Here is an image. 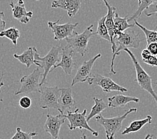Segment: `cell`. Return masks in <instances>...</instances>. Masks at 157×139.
I'll return each instance as SVG.
<instances>
[{"label":"cell","instance_id":"obj_1","mask_svg":"<svg viewBox=\"0 0 157 139\" xmlns=\"http://www.w3.org/2000/svg\"><path fill=\"white\" fill-rule=\"evenodd\" d=\"M140 33H136L132 29H128L124 32H121L119 35L114 36L113 43L112 46L113 51V58L111 60V72L116 74L117 72L114 69V60L117 56L121 53V51H124V49L129 48H138L142 40L139 37Z\"/></svg>","mask_w":157,"mask_h":139},{"label":"cell","instance_id":"obj_2","mask_svg":"<svg viewBox=\"0 0 157 139\" xmlns=\"http://www.w3.org/2000/svg\"><path fill=\"white\" fill-rule=\"evenodd\" d=\"M93 27L94 25L92 24L89 25L81 33L74 32L72 35L65 39L67 46L72 49L74 54H79L82 57L85 56L88 52V44L90 39L92 36H95V32H93Z\"/></svg>","mask_w":157,"mask_h":139},{"label":"cell","instance_id":"obj_3","mask_svg":"<svg viewBox=\"0 0 157 139\" xmlns=\"http://www.w3.org/2000/svg\"><path fill=\"white\" fill-rule=\"evenodd\" d=\"M62 47L53 46L48 53L44 57H40L37 50L34 54V64L38 66L40 68L43 69L42 79L40 86L46 83V78L53 67L59 62V56L61 54Z\"/></svg>","mask_w":157,"mask_h":139},{"label":"cell","instance_id":"obj_4","mask_svg":"<svg viewBox=\"0 0 157 139\" xmlns=\"http://www.w3.org/2000/svg\"><path fill=\"white\" fill-rule=\"evenodd\" d=\"M136 112H137V108H132L121 116L109 118H104L102 115L99 114L96 116V121L104 127L107 139H114L116 134L122 129L123 121L126 118L127 116Z\"/></svg>","mask_w":157,"mask_h":139},{"label":"cell","instance_id":"obj_5","mask_svg":"<svg viewBox=\"0 0 157 139\" xmlns=\"http://www.w3.org/2000/svg\"><path fill=\"white\" fill-rule=\"evenodd\" d=\"M124 51H125L128 54V56L130 57V59L132 60L133 62L134 68H135L136 73V81L137 82L138 86H140V88L150 94L157 104V95L155 93L154 89L152 88V78L149 76L147 72L143 69V68L141 66L139 62L138 61L136 57L132 53V52L130 51L129 49H124Z\"/></svg>","mask_w":157,"mask_h":139},{"label":"cell","instance_id":"obj_6","mask_svg":"<svg viewBox=\"0 0 157 139\" xmlns=\"http://www.w3.org/2000/svg\"><path fill=\"white\" fill-rule=\"evenodd\" d=\"M40 97L39 105L42 109L54 108L59 110L58 100L60 96V88L58 86H50L46 84L40 86Z\"/></svg>","mask_w":157,"mask_h":139},{"label":"cell","instance_id":"obj_7","mask_svg":"<svg viewBox=\"0 0 157 139\" xmlns=\"http://www.w3.org/2000/svg\"><path fill=\"white\" fill-rule=\"evenodd\" d=\"M66 114H63L66 119L69 121L68 128L70 130L79 129H85L90 131L93 136L98 137V133L92 129L89 126L87 121V110L84 109L82 112H79V108H76L75 111H67Z\"/></svg>","mask_w":157,"mask_h":139},{"label":"cell","instance_id":"obj_8","mask_svg":"<svg viewBox=\"0 0 157 139\" xmlns=\"http://www.w3.org/2000/svg\"><path fill=\"white\" fill-rule=\"evenodd\" d=\"M42 76V71L38 67L29 74L26 75L20 79L21 86L15 92V95L18 96L21 94H30L39 92L40 91V78Z\"/></svg>","mask_w":157,"mask_h":139},{"label":"cell","instance_id":"obj_9","mask_svg":"<svg viewBox=\"0 0 157 139\" xmlns=\"http://www.w3.org/2000/svg\"><path fill=\"white\" fill-rule=\"evenodd\" d=\"M89 85H96L102 89L104 92L110 93L112 92H127V89L120 86L112 80L111 78L104 76L99 74H94L88 80Z\"/></svg>","mask_w":157,"mask_h":139},{"label":"cell","instance_id":"obj_10","mask_svg":"<svg viewBox=\"0 0 157 139\" xmlns=\"http://www.w3.org/2000/svg\"><path fill=\"white\" fill-rule=\"evenodd\" d=\"M46 117V121L44 126V131L50 135L51 139H59V131L66 119L64 115L61 113L56 115L48 113Z\"/></svg>","mask_w":157,"mask_h":139},{"label":"cell","instance_id":"obj_11","mask_svg":"<svg viewBox=\"0 0 157 139\" xmlns=\"http://www.w3.org/2000/svg\"><path fill=\"white\" fill-rule=\"evenodd\" d=\"M60 20V19H59L56 21L48 22V27L54 33V40L57 41H61L70 36L79 24V23L72 24L70 22L64 24H59L58 22Z\"/></svg>","mask_w":157,"mask_h":139},{"label":"cell","instance_id":"obj_12","mask_svg":"<svg viewBox=\"0 0 157 139\" xmlns=\"http://www.w3.org/2000/svg\"><path fill=\"white\" fill-rule=\"evenodd\" d=\"M102 55L101 54H97L94 57L90 58L87 61H85L78 68L77 72L72 79V84L71 86H74L78 83H82L86 81H88V79L92 76V70L94 66L95 62L99 59Z\"/></svg>","mask_w":157,"mask_h":139},{"label":"cell","instance_id":"obj_13","mask_svg":"<svg viewBox=\"0 0 157 139\" xmlns=\"http://www.w3.org/2000/svg\"><path fill=\"white\" fill-rule=\"evenodd\" d=\"M74 54V52L67 45L64 47H62L61 60L53 67L51 72L60 67L66 75H71L74 67L76 66V62L73 58Z\"/></svg>","mask_w":157,"mask_h":139},{"label":"cell","instance_id":"obj_14","mask_svg":"<svg viewBox=\"0 0 157 139\" xmlns=\"http://www.w3.org/2000/svg\"><path fill=\"white\" fill-rule=\"evenodd\" d=\"M52 8H60L68 13L70 18L76 16L81 7V0H54L52 3Z\"/></svg>","mask_w":157,"mask_h":139},{"label":"cell","instance_id":"obj_15","mask_svg":"<svg viewBox=\"0 0 157 139\" xmlns=\"http://www.w3.org/2000/svg\"><path fill=\"white\" fill-rule=\"evenodd\" d=\"M10 5L12 7V15L14 19L18 20L21 24H27L29 23L33 14L32 12H27L23 0H18L16 4H14L13 2H11Z\"/></svg>","mask_w":157,"mask_h":139},{"label":"cell","instance_id":"obj_16","mask_svg":"<svg viewBox=\"0 0 157 139\" xmlns=\"http://www.w3.org/2000/svg\"><path fill=\"white\" fill-rule=\"evenodd\" d=\"M58 104L59 107V113L63 114V112L68 111L72 109L74 104V100L72 95V91L70 88H60V96L58 100Z\"/></svg>","mask_w":157,"mask_h":139},{"label":"cell","instance_id":"obj_17","mask_svg":"<svg viewBox=\"0 0 157 139\" xmlns=\"http://www.w3.org/2000/svg\"><path fill=\"white\" fill-rule=\"evenodd\" d=\"M108 106L117 108L119 107H124L127 104L130 102H136L139 103L140 99L134 96H124L122 95H117L112 97H109L108 98Z\"/></svg>","mask_w":157,"mask_h":139},{"label":"cell","instance_id":"obj_18","mask_svg":"<svg viewBox=\"0 0 157 139\" xmlns=\"http://www.w3.org/2000/svg\"><path fill=\"white\" fill-rule=\"evenodd\" d=\"M104 3H105V5L107 7L108 10V12L107 14L106 15V25L108 29V33H109V36L110 37V40H111V43L110 44L112 45L113 43V38H114V15L116 14V7L113 6H111L107 0H102Z\"/></svg>","mask_w":157,"mask_h":139},{"label":"cell","instance_id":"obj_19","mask_svg":"<svg viewBox=\"0 0 157 139\" xmlns=\"http://www.w3.org/2000/svg\"><path fill=\"white\" fill-rule=\"evenodd\" d=\"M36 50V48L35 47H29L21 54H14L13 57L29 68L31 66L34 64V54Z\"/></svg>","mask_w":157,"mask_h":139},{"label":"cell","instance_id":"obj_20","mask_svg":"<svg viewBox=\"0 0 157 139\" xmlns=\"http://www.w3.org/2000/svg\"><path fill=\"white\" fill-rule=\"evenodd\" d=\"M152 121V117L151 115H147V117L144 119L134 121L130 124L128 126L125 128L124 130L122 131V134L126 135L130 133H137L143 129L145 125H147V124H151Z\"/></svg>","mask_w":157,"mask_h":139},{"label":"cell","instance_id":"obj_21","mask_svg":"<svg viewBox=\"0 0 157 139\" xmlns=\"http://www.w3.org/2000/svg\"><path fill=\"white\" fill-rule=\"evenodd\" d=\"M114 36L119 35L121 32H124L131 27H134V24H130L128 22V16L121 17L118 14H115L114 17ZM114 39V38H113Z\"/></svg>","mask_w":157,"mask_h":139},{"label":"cell","instance_id":"obj_22","mask_svg":"<svg viewBox=\"0 0 157 139\" xmlns=\"http://www.w3.org/2000/svg\"><path fill=\"white\" fill-rule=\"evenodd\" d=\"M93 100H94L95 104L93 106L90 112L87 116L86 119L88 122L90 121L92 118L100 114L101 112H103L104 110H106L108 106V105L102 98H98L94 97L93 98Z\"/></svg>","mask_w":157,"mask_h":139},{"label":"cell","instance_id":"obj_23","mask_svg":"<svg viewBox=\"0 0 157 139\" xmlns=\"http://www.w3.org/2000/svg\"><path fill=\"white\" fill-rule=\"evenodd\" d=\"M156 1V0H138V9L131 16L128 17V21H137L138 19H139L141 17L142 14L144 12V11L147 10L149 6Z\"/></svg>","mask_w":157,"mask_h":139},{"label":"cell","instance_id":"obj_24","mask_svg":"<svg viewBox=\"0 0 157 139\" xmlns=\"http://www.w3.org/2000/svg\"><path fill=\"white\" fill-rule=\"evenodd\" d=\"M105 21H106V16L101 17L98 20V27H97V30L95 32V35L98 36V37H100V38L108 41V42H109V43L110 44L111 43L110 37L109 36V33H108V31L106 25Z\"/></svg>","mask_w":157,"mask_h":139},{"label":"cell","instance_id":"obj_25","mask_svg":"<svg viewBox=\"0 0 157 139\" xmlns=\"http://www.w3.org/2000/svg\"><path fill=\"white\" fill-rule=\"evenodd\" d=\"M20 37V32L15 27H11L0 33V37H7L11 40L14 46H17V40Z\"/></svg>","mask_w":157,"mask_h":139},{"label":"cell","instance_id":"obj_26","mask_svg":"<svg viewBox=\"0 0 157 139\" xmlns=\"http://www.w3.org/2000/svg\"><path fill=\"white\" fill-rule=\"evenodd\" d=\"M134 24L139 27L142 29V31L144 32L146 39H147V45L152 42H157V31L150 30V29L146 28L143 25L138 23L137 21H134Z\"/></svg>","mask_w":157,"mask_h":139},{"label":"cell","instance_id":"obj_27","mask_svg":"<svg viewBox=\"0 0 157 139\" xmlns=\"http://www.w3.org/2000/svg\"><path fill=\"white\" fill-rule=\"evenodd\" d=\"M141 56L143 61L147 64L153 67H157V57L156 56L151 54L147 48L144 49L141 52Z\"/></svg>","mask_w":157,"mask_h":139},{"label":"cell","instance_id":"obj_28","mask_svg":"<svg viewBox=\"0 0 157 139\" xmlns=\"http://www.w3.org/2000/svg\"><path fill=\"white\" fill-rule=\"evenodd\" d=\"M38 135L37 132H29L25 133L22 131L21 128L17 127L16 133L10 139H32L33 137Z\"/></svg>","mask_w":157,"mask_h":139},{"label":"cell","instance_id":"obj_29","mask_svg":"<svg viewBox=\"0 0 157 139\" xmlns=\"http://www.w3.org/2000/svg\"><path fill=\"white\" fill-rule=\"evenodd\" d=\"M19 104L21 108L28 109L32 106V100L28 96H24L20 98L19 101Z\"/></svg>","mask_w":157,"mask_h":139},{"label":"cell","instance_id":"obj_30","mask_svg":"<svg viewBox=\"0 0 157 139\" xmlns=\"http://www.w3.org/2000/svg\"><path fill=\"white\" fill-rule=\"evenodd\" d=\"M144 13L148 17L152 16V15L157 14V0L149 6L147 10H145L144 11Z\"/></svg>","mask_w":157,"mask_h":139},{"label":"cell","instance_id":"obj_31","mask_svg":"<svg viewBox=\"0 0 157 139\" xmlns=\"http://www.w3.org/2000/svg\"><path fill=\"white\" fill-rule=\"evenodd\" d=\"M147 50L151 52V54L157 56V42H152L147 45Z\"/></svg>","mask_w":157,"mask_h":139},{"label":"cell","instance_id":"obj_32","mask_svg":"<svg viewBox=\"0 0 157 139\" xmlns=\"http://www.w3.org/2000/svg\"><path fill=\"white\" fill-rule=\"evenodd\" d=\"M4 16H5L4 13L2 12H0V33H1L2 31L5 30L6 22L4 20H3Z\"/></svg>","mask_w":157,"mask_h":139},{"label":"cell","instance_id":"obj_33","mask_svg":"<svg viewBox=\"0 0 157 139\" xmlns=\"http://www.w3.org/2000/svg\"><path fill=\"white\" fill-rule=\"evenodd\" d=\"M3 74H2L1 75V77H0V91H1V88L3 87V86H4V83H3V82L2 81V78H3ZM3 99L0 98V102H3Z\"/></svg>","mask_w":157,"mask_h":139},{"label":"cell","instance_id":"obj_34","mask_svg":"<svg viewBox=\"0 0 157 139\" xmlns=\"http://www.w3.org/2000/svg\"><path fill=\"white\" fill-rule=\"evenodd\" d=\"M144 139H157V138H155L154 135H152L151 134H148L147 136L145 137Z\"/></svg>","mask_w":157,"mask_h":139},{"label":"cell","instance_id":"obj_35","mask_svg":"<svg viewBox=\"0 0 157 139\" xmlns=\"http://www.w3.org/2000/svg\"><path fill=\"white\" fill-rule=\"evenodd\" d=\"M80 139H87V136L83 133H82V136L80 138Z\"/></svg>","mask_w":157,"mask_h":139},{"label":"cell","instance_id":"obj_36","mask_svg":"<svg viewBox=\"0 0 157 139\" xmlns=\"http://www.w3.org/2000/svg\"><path fill=\"white\" fill-rule=\"evenodd\" d=\"M155 84H157V79H156V80H155Z\"/></svg>","mask_w":157,"mask_h":139},{"label":"cell","instance_id":"obj_37","mask_svg":"<svg viewBox=\"0 0 157 139\" xmlns=\"http://www.w3.org/2000/svg\"><path fill=\"white\" fill-rule=\"evenodd\" d=\"M36 1H39V0H36Z\"/></svg>","mask_w":157,"mask_h":139},{"label":"cell","instance_id":"obj_38","mask_svg":"<svg viewBox=\"0 0 157 139\" xmlns=\"http://www.w3.org/2000/svg\"></svg>","mask_w":157,"mask_h":139}]
</instances>
